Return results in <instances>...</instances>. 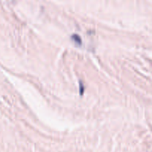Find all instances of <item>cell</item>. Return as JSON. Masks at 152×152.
Instances as JSON below:
<instances>
[{"instance_id": "1", "label": "cell", "mask_w": 152, "mask_h": 152, "mask_svg": "<svg viewBox=\"0 0 152 152\" xmlns=\"http://www.w3.org/2000/svg\"><path fill=\"white\" fill-rule=\"evenodd\" d=\"M72 39L76 42L79 43V44H81L82 43L81 38H80L78 35H77V34H74V35L72 36Z\"/></svg>"}]
</instances>
